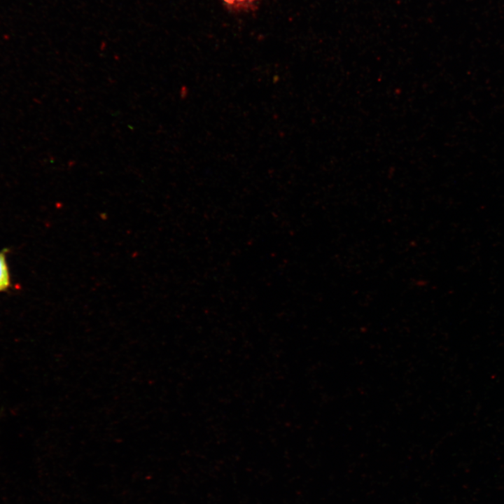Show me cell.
<instances>
[{
	"instance_id": "obj_1",
	"label": "cell",
	"mask_w": 504,
	"mask_h": 504,
	"mask_svg": "<svg viewBox=\"0 0 504 504\" xmlns=\"http://www.w3.org/2000/svg\"><path fill=\"white\" fill-rule=\"evenodd\" d=\"M6 253V249L0 251V293L7 290L11 285Z\"/></svg>"
},
{
	"instance_id": "obj_2",
	"label": "cell",
	"mask_w": 504,
	"mask_h": 504,
	"mask_svg": "<svg viewBox=\"0 0 504 504\" xmlns=\"http://www.w3.org/2000/svg\"><path fill=\"white\" fill-rule=\"evenodd\" d=\"M258 0H223L225 4L231 10H248L255 6Z\"/></svg>"
}]
</instances>
